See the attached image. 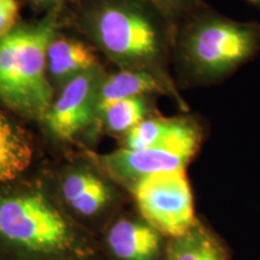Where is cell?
<instances>
[{
  "instance_id": "1",
  "label": "cell",
  "mask_w": 260,
  "mask_h": 260,
  "mask_svg": "<svg viewBox=\"0 0 260 260\" xmlns=\"http://www.w3.org/2000/svg\"><path fill=\"white\" fill-rule=\"evenodd\" d=\"M260 52V24L222 16L204 2L175 25L171 59L182 87L218 83Z\"/></svg>"
},
{
  "instance_id": "2",
  "label": "cell",
  "mask_w": 260,
  "mask_h": 260,
  "mask_svg": "<svg viewBox=\"0 0 260 260\" xmlns=\"http://www.w3.org/2000/svg\"><path fill=\"white\" fill-rule=\"evenodd\" d=\"M90 25L98 44L112 59L125 69L153 74L187 110L168 73L174 28L160 12H149L135 0H103L93 11Z\"/></svg>"
},
{
  "instance_id": "3",
  "label": "cell",
  "mask_w": 260,
  "mask_h": 260,
  "mask_svg": "<svg viewBox=\"0 0 260 260\" xmlns=\"http://www.w3.org/2000/svg\"><path fill=\"white\" fill-rule=\"evenodd\" d=\"M53 27L19 28L0 39V99L16 111L45 118L53 90L46 76Z\"/></svg>"
},
{
  "instance_id": "4",
  "label": "cell",
  "mask_w": 260,
  "mask_h": 260,
  "mask_svg": "<svg viewBox=\"0 0 260 260\" xmlns=\"http://www.w3.org/2000/svg\"><path fill=\"white\" fill-rule=\"evenodd\" d=\"M0 235L37 252L63 249L71 241L63 217L39 194L0 200Z\"/></svg>"
},
{
  "instance_id": "5",
  "label": "cell",
  "mask_w": 260,
  "mask_h": 260,
  "mask_svg": "<svg viewBox=\"0 0 260 260\" xmlns=\"http://www.w3.org/2000/svg\"><path fill=\"white\" fill-rule=\"evenodd\" d=\"M133 193L142 217L159 234L174 239L197 225L186 170L142 177L134 183Z\"/></svg>"
},
{
  "instance_id": "6",
  "label": "cell",
  "mask_w": 260,
  "mask_h": 260,
  "mask_svg": "<svg viewBox=\"0 0 260 260\" xmlns=\"http://www.w3.org/2000/svg\"><path fill=\"white\" fill-rule=\"evenodd\" d=\"M102 79L96 68L75 76L45 116L48 128L59 139H70L86 128L98 110Z\"/></svg>"
},
{
  "instance_id": "7",
  "label": "cell",
  "mask_w": 260,
  "mask_h": 260,
  "mask_svg": "<svg viewBox=\"0 0 260 260\" xmlns=\"http://www.w3.org/2000/svg\"><path fill=\"white\" fill-rule=\"evenodd\" d=\"M203 141V129L191 117L148 118L126 133L125 148L165 147L186 152L194 157Z\"/></svg>"
},
{
  "instance_id": "8",
  "label": "cell",
  "mask_w": 260,
  "mask_h": 260,
  "mask_svg": "<svg viewBox=\"0 0 260 260\" xmlns=\"http://www.w3.org/2000/svg\"><path fill=\"white\" fill-rule=\"evenodd\" d=\"M193 155L177 149L154 147L122 148L103 158V164L113 177L136 183L142 177L158 172L186 170Z\"/></svg>"
},
{
  "instance_id": "9",
  "label": "cell",
  "mask_w": 260,
  "mask_h": 260,
  "mask_svg": "<svg viewBox=\"0 0 260 260\" xmlns=\"http://www.w3.org/2000/svg\"><path fill=\"white\" fill-rule=\"evenodd\" d=\"M107 242L122 260H155L160 236L151 225L123 219L111 228Z\"/></svg>"
},
{
  "instance_id": "10",
  "label": "cell",
  "mask_w": 260,
  "mask_h": 260,
  "mask_svg": "<svg viewBox=\"0 0 260 260\" xmlns=\"http://www.w3.org/2000/svg\"><path fill=\"white\" fill-rule=\"evenodd\" d=\"M153 92H164L172 96L170 90L153 74L140 69H123L102 82L98 95V111L102 113L106 107L119 100Z\"/></svg>"
},
{
  "instance_id": "11",
  "label": "cell",
  "mask_w": 260,
  "mask_h": 260,
  "mask_svg": "<svg viewBox=\"0 0 260 260\" xmlns=\"http://www.w3.org/2000/svg\"><path fill=\"white\" fill-rule=\"evenodd\" d=\"M32 151L24 133L0 111V182L11 181L30 165Z\"/></svg>"
},
{
  "instance_id": "12",
  "label": "cell",
  "mask_w": 260,
  "mask_h": 260,
  "mask_svg": "<svg viewBox=\"0 0 260 260\" xmlns=\"http://www.w3.org/2000/svg\"><path fill=\"white\" fill-rule=\"evenodd\" d=\"M47 67L52 76L58 80L74 79L96 68V58L81 42L53 40L47 51Z\"/></svg>"
},
{
  "instance_id": "13",
  "label": "cell",
  "mask_w": 260,
  "mask_h": 260,
  "mask_svg": "<svg viewBox=\"0 0 260 260\" xmlns=\"http://www.w3.org/2000/svg\"><path fill=\"white\" fill-rule=\"evenodd\" d=\"M63 195L68 204L83 216L96 213L109 200L104 182L90 174L71 175L63 183Z\"/></svg>"
},
{
  "instance_id": "14",
  "label": "cell",
  "mask_w": 260,
  "mask_h": 260,
  "mask_svg": "<svg viewBox=\"0 0 260 260\" xmlns=\"http://www.w3.org/2000/svg\"><path fill=\"white\" fill-rule=\"evenodd\" d=\"M168 260H225L219 242L197 223L184 235L174 237L168 247Z\"/></svg>"
},
{
  "instance_id": "15",
  "label": "cell",
  "mask_w": 260,
  "mask_h": 260,
  "mask_svg": "<svg viewBox=\"0 0 260 260\" xmlns=\"http://www.w3.org/2000/svg\"><path fill=\"white\" fill-rule=\"evenodd\" d=\"M148 104L145 95L119 100L102 112L107 129L116 134L128 133L145 119Z\"/></svg>"
},
{
  "instance_id": "16",
  "label": "cell",
  "mask_w": 260,
  "mask_h": 260,
  "mask_svg": "<svg viewBox=\"0 0 260 260\" xmlns=\"http://www.w3.org/2000/svg\"><path fill=\"white\" fill-rule=\"evenodd\" d=\"M148 2L155 9H158L168 19L171 27L175 28L178 21L203 0H148Z\"/></svg>"
},
{
  "instance_id": "17",
  "label": "cell",
  "mask_w": 260,
  "mask_h": 260,
  "mask_svg": "<svg viewBox=\"0 0 260 260\" xmlns=\"http://www.w3.org/2000/svg\"><path fill=\"white\" fill-rule=\"evenodd\" d=\"M18 15L16 0H0V39L12 30Z\"/></svg>"
},
{
  "instance_id": "18",
  "label": "cell",
  "mask_w": 260,
  "mask_h": 260,
  "mask_svg": "<svg viewBox=\"0 0 260 260\" xmlns=\"http://www.w3.org/2000/svg\"><path fill=\"white\" fill-rule=\"evenodd\" d=\"M38 5L42 6H50V5H56L59 3V0H34Z\"/></svg>"
},
{
  "instance_id": "19",
  "label": "cell",
  "mask_w": 260,
  "mask_h": 260,
  "mask_svg": "<svg viewBox=\"0 0 260 260\" xmlns=\"http://www.w3.org/2000/svg\"><path fill=\"white\" fill-rule=\"evenodd\" d=\"M247 2H248V3H251L252 5L256 6V8H258V9L260 10V0H247Z\"/></svg>"
}]
</instances>
